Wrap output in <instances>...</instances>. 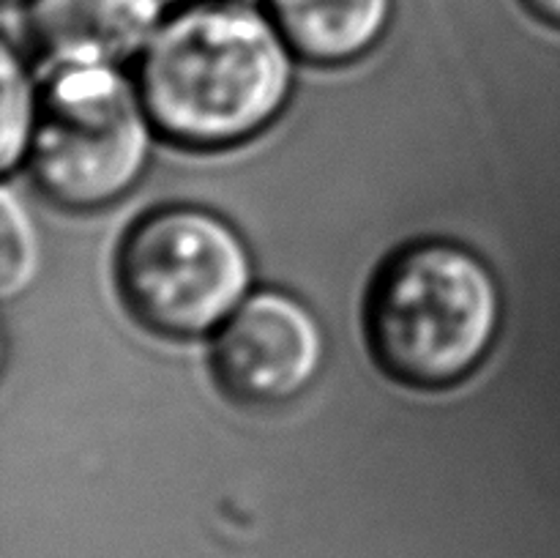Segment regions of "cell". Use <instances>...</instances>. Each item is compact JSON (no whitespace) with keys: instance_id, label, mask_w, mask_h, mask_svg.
<instances>
[{"instance_id":"obj_1","label":"cell","mask_w":560,"mask_h":558,"mask_svg":"<svg viewBox=\"0 0 560 558\" xmlns=\"http://www.w3.org/2000/svg\"><path fill=\"white\" fill-rule=\"evenodd\" d=\"M293 55L266 5L184 0L140 53L135 82L156 135L217 151L252 140L282 115Z\"/></svg>"},{"instance_id":"obj_2","label":"cell","mask_w":560,"mask_h":558,"mask_svg":"<svg viewBox=\"0 0 560 558\" xmlns=\"http://www.w3.org/2000/svg\"><path fill=\"white\" fill-rule=\"evenodd\" d=\"M501 323L495 274L457 241L424 239L392 252L366 293L372 356L410 388H448L474 375Z\"/></svg>"},{"instance_id":"obj_3","label":"cell","mask_w":560,"mask_h":558,"mask_svg":"<svg viewBox=\"0 0 560 558\" xmlns=\"http://www.w3.org/2000/svg\"><path fill=\"white\" fill-rule=\"evenodd\" d=\"M153 120L120 66H60L44 82L27 167L69 211H98L129 195L151 159Z\"/></svg>"},{"instance_id":"obj_4","label":"cell","mask_w":560,"mask_h":558,"mask_svg":"<svg viewBox=\"0 0 560 558\" xmlns=\"http://www.w3.org/2000/svg\"><path fill=\"white\" fill-rule=\"evenodd\" d=\"M115 277L137 323L195 339L219 332L249 299L252 257L238 230L213 211L164 206L126 230Z\"/></svg>"},{"instance_id":"obj_5","label":"cell","mask_w":560,"mask_h":558,"mask_svg":"<svg viewBox=\"0 0 560 558\" xmlns=\"http://www.w3.org/2000/svg\"><path fill=\"white\" fill-rule=\"evenodd\" d=\"M326 359V337L306 304L260 290L219 326L213 375L233 403L279 408L310 388Z\"/></svg>"},{"instance_id":"obj_6","label":"cell","mask_w":560,"mask_h":558,"mask_svg":"<svg viewBox=\"0 0 560 558\" xmlns=\"http://www.w3.org/2000/svg\"><path fill=\"white\" fill-rule=\"evenodd\" d=\"M162 20V0H25L27 36L52 69L126 63Z\"/></svg>"},{"instance_id":"obj_7","label":"cell","mask_w":560,"mask_h":558,"mask_svg":"<svg viewBox=\"0 0 560 558\" xmlns=\"http://www.w3.org/2000/svg\"><path fill=\"white\" fill-rule=\"evenodd\" d=\"M397 0H262L299 58L342 66L370 53L388 31Z\"/></svg>"},{"instance_id":"obj_8","label":"cell","mask_w":560,"mask_h":558,"mask_svg":"<svg viewBox=\"0 0 560 558\" xmlns=\"http://www.w3.org/2000/svg\"><path fill=\"white\" fill-rule=\"evenodd\" d=\"M38 98L42 93L33 88L31 74L14 47L3 44V131H0V164L5 173L16 167L20 159H27L33 129L38 118Z\"/></svg>"},{"instance_id":"obj_9","label":"cell","mask_w":560,"mask_h":558,"mask_svg":"<svg viewBox=\"0 0 560 558\" xmlns=\"http://www.w3.org/2000/svg\"><path fill=\"white\" fill-rule=\"evenodd\" d=\"M3 219H0V239H3V263H0V277H3V295L11 299L16 290L25 288L33 277V263H36V235L27 219L25 206H20L14 191L3 189Z\"/></svg>"},{"instance_id":"obj_10","label":"cell","mask_w":560,"mask_h":558,"mask_svg":"<svg viewBox=\"0 0 560 558\" xmlns=\"http://www.w3.org/2000/svg\"><path fill=\"white\" fill-rule=\"evenodd\" d=\"M525 11L536 16V20L547 22V25L560 27V0H520Z\"/></svg>"}]
</instances>
